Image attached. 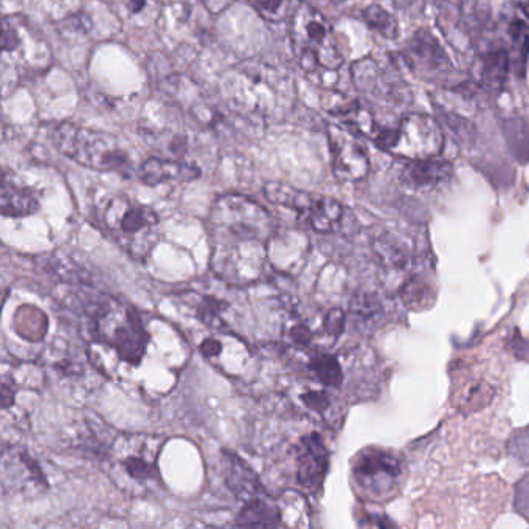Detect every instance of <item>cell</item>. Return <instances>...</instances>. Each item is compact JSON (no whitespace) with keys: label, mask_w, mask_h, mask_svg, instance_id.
Returning <instances> with one entry per match:
<instances>
[{"label":"cell","mask_w":529,"mask_h":529,"mask_svg":"<svg viewBox=\"0 0 529 529\" xmlns=\"http://www.w3.org/2000/svg\"><path fill=\"white\" fill-rule=\"evenodd\" d=\"M160 436L145 433H123L115 438L111 449V478L123 494L146 497L162 488L159 453Z\"/></svg>","instance_id":"1"},{"label":"cell","mask_w":529,"mask_h":529,"mask_svg":"<svg viewBox=\"0 0 529 529\" xmlns=\"http://www.w3.org/2000/svg\"><path fill=\"white\" fill-rule=\"evenodd\" d=\"M52 143L69 160L100 173L129 177L134 171L131 156L117 137L75 123H58L52 129Z\"/></svg>","instance_id":"2"},{"label":"cell","mask_w":529,"mask_h":529,"mask_svg":"<svg viewBox=\"0 0 529 529\" xmlns=\"http://www.w3.org/2000/svg\"><path fill=\"white\" fill-rule=\"evenodd\" d=\"M213 243H267L277 224L263 205L244 194H221L208 216Z\"/></svg>","instance_id":"3"},{"label":"cell","mask_w":529,"mask_h":529,"mask_svg":"<svg viewBox=\"0 0 529 529\" xmlns=\"http://www.w3.org/2000/svg\"><path fill=\"white\" fill-rule=\"evenodd\" d=\"M291 42L295 58L306 73L334 72L345 63L331 24L308 2H300L292 13Z\"/></svg>","instance_id":"4"},{"label":"cell","mask_w":529,"mask_h":529,"mask_svg":"<svg viewBox=\"0 0 529 529\" xmlns=\"http://www.w3.org/2000/svg\"><path fill=\"white\" fill-rule=\"evenodd\" d=\"M374 145L404 160L438 157L444 148L440 123L426 114H408L395 125H382Z\"/></svg>","instance_id":"5"},{"label":"cell","mask_w":529,"mask_h":529,"mask_svg":"<svg viewBox=\"0 0 529 529\" xmlns=\"http://www.w3.org/2000/svg\"><path fill=\"white\" fill-rule=\"evenodd\" d=\"M104 222L114 238L135 260H145L156 247L157 225L160 219L151 207L117 196L104 213Z\"/></svg>","instance_id":"6"},{"label":"cell","mask_w":529,"mask_h":529,"mask_svg":"<svg viewBox=\"0 0 529 529\" xmlns=\"http://www.w3.org/2000/svg\"><path fill=\"white\" fill-rule=\"evenodd\" d=\"M264 196L272 204L295 211L317 233L339 232L348 213L345 205L340 204L337 199L297 190L281 182H267L264 185Z\"/></svg>","instance_id":"7"},{"label":"cell","mask_w":529,"mask_h":529,"mask_svg":"<svg viewBox=\"0 0 529 529\" xmlns=\"http://www.w3.org/2000/svg\"><path fill=\"white\" fill-rule=\"evenodd\" d=\"M353 478L365 497L384 502L401 489L405 478L404 460L393 450L368 447L353 463Z\"/></svg>","instance_id":"8"},{"label":"cell","mask_w":529,"mask_h":529,"mask_svg":"<svg viewBox=\"0 0 529 529\" xmlns=\"http://www.w3.org/2000/svg\"><path fill=\"white\" fill-rule=\"evenodd\" d=\"M267 253L266 243H213L210 266L227 283L246 286L260 280Z\"/></svg>","instance_id":"9"},{"label":"cell","mask_w":529,"mask_h":529,"mask_svg":"<svg viewBox=\"0 0 529 529\" xmlns=\"http://www.w3.org/2000/svg\"><path fill=\"white\" fill-rule=\"evenodd\" d=\"M332 173L340 182H359L370 173V156L356 132L339 125L328 126Z\"/></svg>","instance_id":"10"},{"label":"cell","mask_w":529,"mask_h":529,"mask_svg":"<svg viewBox=\"0 0 529 529\" xmlns=\"http://www.w3.org/2000/svg\"><path fill=\"white\" fill-rule=\"evenodd\" d=\"M329 469V452L319 433L301 438L297 452V481L309 492H319Z\"/></svg>","instance_id":"11"},{"label":"cell","mask_w":529,"mask_h":529,"mask_svg":"<svg viewBox=\"0 0 529 529\" xmlns=\"http://www.w3.org/2000/svg\"><path fill=\"white\" fill-rule=\"evenodd\" d=\"M353 80L359 90L377 98V100L395 101L405 100V86L398 78L385 69L374 59H362L353 66Z\"/></svg>","instance_id":"12"},{"label":"cell","mask_w":529,"mask_h":529,"mask_svg":"<svg viewBox=\"0 0 529 529\" xmlns=\"http://www.w3.org/2000/svg\"><path fill=\"white\" fill-rule=\"evenodd\" d=\"M405 58L408 66L413 67L418 73L427 75V78L446 75L452 69L449 56L444 52L440 42L436 41L430 33H415L405 47Z\"/></svg>","instance_id":"13"},{"label":"cell","mask_w":529,"mask_h":529,"mask_svg":"<svg viewBox=\"0 0 529 529\" xmlns=\"http://www.w3.org/2000/svg\"><path fill=\"white\" fill-rule=\"evenodd\" d=\"M2 471H4V486L8 483L14 491H21L24 494L32 492V494H39L41 491L49 488L45 475L42 474L41 467L28 457L27 452H11L4 453V464H2Z\"/></svg>","instance_id":"14"},{"label":"cell","mask_w":529,"mask_h":529,"mask_svg":"<svg viewBox=\"0 0 529 529\" xmlns=\"http://www.w3.org/2000/svg\"><path fill=\"white\" fill-rule=\"evenodd\" d=\"M139 177L143 184L157 187L166 182H191L201 177V170L194 163L182 160L149 157L142 163Z\"/></svg>","instance_id":"15"},{"label":"cell","mask_w":529,"mask_h":529,"mask_svg":"<svg viewBox=\"0 0 529 529\" xmlns=\"http://www.w3.org/2000/svg\"><path fill=\"white\" fill-rule=\"evenodd\" d=\"M453 166L440 156L424 160H408L402 170V180L415 190H430L440 187L452 177Z\"/></svg>","instance_id":"16"},{"label":"cell","mask_w":529,"mask_h":529,"mask_svg":"<svg viewBox=\"0 0 529 529\" xmlns=\"http://www.w3.org/2000/svg\"><path fill=\"white\" fill-rule=\"evenodd\" d=\"M238 526H255V528H277L284 525L280 506L269 497L260 495L244 503L238 514Z\"/></svg>","instance_id":"17"},{"label":"cell","mask_w":529,"mask_h":529,"mask_svg":"<svg viewBox=\"0 0 529 529\" xmlns=\"http://www.w3.org/2000/svg\"><path fill=\"white\" fill-rule=\"evenodd\" d=\"M0 210L8 218H25L35 215L39 210V199L33 191L18 187L13 180L5 174L2 180V193H0Z\"/></svg>","instance_id":"18"},{"label":"cell","mask_w":529,"mask_h":529,"mask_svg":"<svg viewBox=\"0 0 529 529\" xmlns=\"http://www.w3.org/2000/svg\"><path fill=\"white\" fill-rule=\"evenodd\" d=\"M227 485L232 489L236 498L249 502L252 498L267 494L263 485L256 477L255 472L247 467L238 457H229V469H227Z\"/></svg>","instance_id":"19"},{"label":"cell","mask_w":529,"mask_h":529,"mask_svg":"<svg viewBox=\"0 0 529 529\" xmlns=\"http://www.w3.org/2000/svg\"><path fill=\"white\" fill-rule=\"evenodd\" d=\"M362 19L373 32H376L382 38L388 39V41H395L401 35V28H399V22L395 14L390 13L382 5H368L367 8L362 10Z\"/></svg>","instance_id":"20"},{"label":"cell","mask_w":529,"mask_h":529,"mask_svg":"<svg viewBox=\"0 0 529 529\" xmlns=\"http://www.w3.org/2000/svg\"><path fill=\"white\" fill-rule=\"evenodd\" d=\"M308 368L326 387L339 388L342 385V367L336 357L328 356V354L314 357L309 362Z\"/></svg>","instance_id":"21"},{"label":"cell","mask_w":529,"mask_h":529,"mask_svg":"<svg viewBox=\"0 0 529 529\" xmlns=\"http://www.w3.org/2000/svg\"><path fill=\"white\" fill-rule=\"evenodd\" d=\"M194 308L198 311V317L202 323L210 328H224V311L227 309L224 301L215 297H198Z\"/></svg>","instance_id":"22"},{"label":"cell","mask_w":529,"mask_h":529,"mask_svg":"<svg viewBox=\"0 0 529 529\" xmlns=\"http://www.w3.org/2000/svg\"><path fill=\"white\" fill-rule=\"evenodd\" d=\"M377 255L381 258L384 266L391 267V269L402 270L408 264L407 250L402 249L395 241L390 238L377 239L376 246Z\"/></svg>","instance_id":"23"},{"label":"cell","mask_w":529,"mask_h":529,"mask_svg":"<svg viewBox=\"0 0 529 529\" xmlns=\"http://www.w3.org/2000/svg\"><path fill=\"white\" fill-rule=\"evenodd\" d=\"M249 4L261 18L274 24L286 21L291 13V0H249Z\"/></svg>","instance_id":"24"},{"label":"cell","mask_w":529,"mask_h":529,"mask_svg":"<svg viewBox=\"0 0 529 529\" xmlns=\"http://www.w3.org/2000/svg\"><path fill=\"white\" fill-rule=\"evenodd\" d=\"M432 295L429 284L421 280L410 281L404 289V300L412 308L419 309L421 306H427L430 303L429 297Z\"/></svg>","instance_id":"25"},{"label":"cell","mask_w":529,"mask_h":529,"mask_svg":"<svg viewBox=\"0 0 529 529\" xmlns=\"http://www.w3.org/2000/svg\"><path fill=\"white\" fill-rule=\"evenodd\" d=\"M301 402L305 404V407H308L311 412L323 413L328 412L331 408V398H329L328 393L323 390H311L305 391L303 395L300 396Z\"/></svg>","instance_id":"26"},{"label":"cell","mask_w":529,"mask_h":529,"mask_svg":"<svg viewBox=\"0 0 529 529\" xmlns=\"http://www.w3.org/2000/svg\"><path fill=\"white\" fill-rule=\"evenodd\" d=\"M343 325H345V314H343L340 309H332V311H329V314L326 315L323 328H325V332L328 336H331L332 339H337V337L342 334Z\"/></svg>","instance_id":"27"},{"label":"cell","mask_w":529,"mask_h":529,"mask_svg":"<svg viewBox=\"0 0 529 529\" xmlns=\"http://www.w3.org/2000/svg\"><path fill=\"white\" fill-rule=\"evenodd\" d=\"M287 337L298 346H309L311 345L312 339H314L311 329H309L308 326L301 325V323H297V325L289 328V331H287Z\"/></svg>","instance_id":"28"},{"label":"cell","mask_w":529,"mask_h":529,"mask_svg":"<svg viewBox=\"0 0 529 529\" xmlns=\"http://www.w3.org/2000/svg\"><path fill=\"white\" fill-rule=\"evenodd\" d=\"M235 0H202V4L208 8V11H211L213 14L222 13V11L227 10L230 5L233 4Z\"/></svg>","instance_id":"29"},{"label":"cell","mask_w":529,"mask_h":529,"mask_svg":"<svg viewBox=\"0 0 529 529\" xmlns=\"http://www.w3.org/2000/svg\"><path fill=\"white\" fill-rule=\"evenodd\" d=\"M146 7V0H128V8L132 14L140 13Z\"/></svg>","instance_id":"30"}]
</instances>
